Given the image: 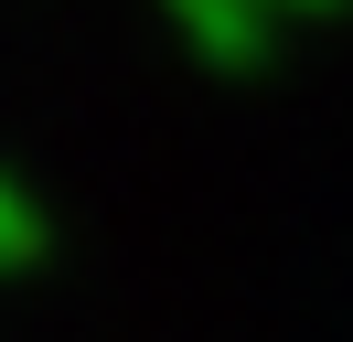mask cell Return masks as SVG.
I'll list each match as a JSON object with an SVG mask.
<instances>
[{
    "instance_id": "obj_1",
    "label": "cell",
    "mask_w": 353,
    "mask_h": 342,
    "mask_svg": "<svg viewBox=\"0 0 353 342\" xmlns=\"http://www.w3.org/2000/svg\"><path fill=\"white\" fill-rule=\"evenodd\" d=\"M161 21L182 32V54L203 75H257L268 43H279V11L268 0H161Z\"/></svg>"
},
{
    "instance_id": "obj_2",
    "label": "cell",
    "mask_w": 353,
    "mask_h": 342,
    "mask_svg": "<svg viewBox=\"0 0 353 342\" xmlns=\"http://www.w3.org/2000/svg\"><path fill=\"white\" fill-rule=\"evenodd\" d=\"M43 256H54V214H43V192H32L22 171L0 161V278L43 268Z\"/></svg>"
},
{
    "instance_id": "obj_3",
    "label": "cell",
    "mask_w": 353,
    "mask_h": 342,
    "mask_svg": "<svg viewBox=\"0 0 353 342\" xmlns=\"http://www.w3.org/2000/svg\"><path fill=\"white\" fill-rule=\"evenodd\" d=\"M268 11H279V21H289V11H343V0H268Z\"/></svg>"
}]
</instances>
